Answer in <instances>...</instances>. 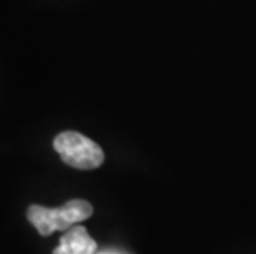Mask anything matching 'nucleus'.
<instances>
[{
  "label": "nucleus",
  "mask_w": 256,
  "mask_h": 254,
  "mask_svg": "<svg viewBox=\"0 0 256 254\" xmlns=\"http://www.w3.org/2000/svg\"><path fill=\"white\" fill-rule=\"evenodd\" d=\"M92 215V205L86 200H70L60 208H46L42 205H32L26 218L42 236H50L55 231H66L72 226L88 220Z\"/></svg>",
  "instance_id": "1"
},
{
  "label": "nucleus",
  "mask_w": 256,
  "mask_h": 254,
  "mask_svg": "<svg viewBox=\"0 0 256 254\" xmlns=\"http://www.w3.org/2000/svg\"><path fill=\"white\" fill-rule=\"evenodd\" d=\"M53 147L66 165L80 170H92L102 165L104 152L94 140L74 131L58 134L53 140Z\"/></svg>",
  "instance_id": "2"
},
{
  "label": "nucleus",
  "mask_w": 256,
  "mask_h": 254,
  "mask_svg": "<svg viewBox=\"0 0 256 254\" xmlns=\"http://www.w3.org/2000/svg\"><path fill=\"white\" fill-rule=\"evenodd\" d=\"M96 248V241L88 235L84 226L74 225L60 238V245L53 254H92Z\"/></svg>",
  "instance_id": "3"
}]
</instances>
